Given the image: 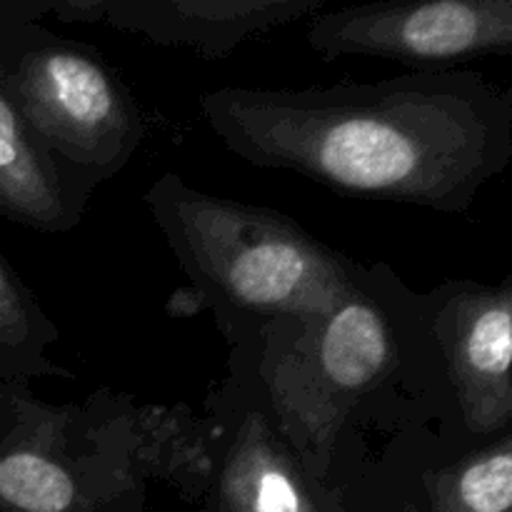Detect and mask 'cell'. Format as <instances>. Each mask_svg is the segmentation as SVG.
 <instances>
[{
  "mask_svg": "<svg viewBox=\"0 0 512 512\" xmlns=\"http://www.w3.org/2000/svg\"><path fill=\"white\" fill-rule=\"evenodd\" d=\"M228 343L300 463L353 503L370 490H418L423 473L468 450L430 293L388 263L360 265L323 318L260 325Z\"/></svg>",
  "mask_w": 512,
  "mask_h": 512,
  "instance_id": "cell-1",
  "label": "cell"
},
{
  "mask_svg": "<svg viewBox=\"0 0 512 512\" xmlns=\"http://www.w3.org/2000/svg\"><path fill=\"white\" fill-rule=\"evenodd\" d=\"M220 143L360 198L463 213L512 158V90L473 70H410L333 88L198 95Z\"/></svg>",
  "mask_w": 512,
  "mask_h": 512,
  "instance_id": "cell-2",
  "label": "cell"
},
{
  "mask_svg": "<svg viewBox=\"0 0 512 512\" xmlns=\"http://www.w3.org/2000/svg\"><path fill=\"white\" fill-rule=\"evenodd\" d=\"M143 203L225 338L323 318L363 265L278 210L205 193L178 173L160 175Z\"/></svg>",
  "mask_w": 512,
  "mask_h": 512,
  "instance_id": "cell-3",
  "label": "cell"
},
{
  "mask_svg": "<svg viewBox=\"0 0 512 512\" xmlns=\"http://www.w3.org/2000/svg\"><path fill=\"white\" fill-rule=\"evenodd\" d=\"M0 85L65 180L90 200L130 163L148 123L90 45L53 33L0 0Z\"/></svg>",
  "mask_w": 512,
  "mask_h": 512,
  "instance_id": "cell-4",
  "label": "cell"
},
{
  "mask_svg": "<svg viewBox=\"0 0 512 512\" xmlns=\"http://www.w3.org/2000/svg\"><path fill=\"white\" fill-rule=\"evenodd\" d=\"M130 395L45 403L0 380V512H145L148 485L130 470Z\"/></svg>",
  "mask_w": 512,
  "mask_h": 512,
  "instance_id": "cell-5",
  "label": "cell"
},
{
  "mask_svg": "<svg viewBox=\"0 0 512 512\" xmlns=\"http://www.w3.org/2000/svg\"><path fill=\"white\" fill-rule=\"evenodd\" d=\"M308 45L325 60L358 55L450 70L483 55L512 53V0H375L323 10Z\"/></svg>",
  "mask_w": 512,
  "mask_h": 512,
  "instance_id": "cell-6",
  "label": "cell"
},
{
  "mask_svg": "<svg viewBox=\"0 0 512 512\" xmlns=\"http://www.w3.org/2000/svg\"><path fill=\"white\" fill-rule=\"evenodd\" d=\"M205 410L223 428L205 512H353V500L320 485L285 443L243 365L230 360Z\"/></svg>",
  "mask_w": 512,
  "mask_h": 512,
  "instance_id": "cell-7",
  "label": "cell"
},
{
  "mask_svg": "<svg viewBox=\"0 0 512 512\" xmlns=\"http://www.w3.org/2000/svg\"><path fill=\"white\" fill-rule=\"evenodd\" d=\"M433 333L468 450L512 428V275L430 293Z\"/></svg>",
  "mask_w": 512,
  "mask_h": 512,
  "instance_id": "cell-8",
  "label": "cell"
},
{
  "mask_svg": "<svg viewBox=\"0 0 512 512\" xmlns=\"http://www.w3.org/2000/svg\"><path fill=\"white\" fill-rule=\"evenodd\" d=\"M15 10L45 23L105 25L165 48L223 60L240 45L323 13L328 0H13Z\"/></svg>",
  "mask_w": 512,
  "mask_h": 512,
  "instance_id": "cell-9",
  "label": "cell"
},
{
  "mask_svg": "<svg viewBox=\"0 0 512 512\" xmlns=\"http://www.w3.org/2000/svg\"><path fill=\"white\" fill-rule=\"evenodd\" d=\"M125 430L135 478L155 480L190 505L208 503L223 448V428L208 410L130 400Z\"/></svg>",
  "mask_w": 512,
  "mask_h": 512,
  "instance_id": "cell-10",
  "label": "cell"
},
{
  "mask_svg": "<svg viewBox=\"0 0 512 512\" xmlns=\"http://www.w3.org/2000/svg\"><path fill=\"white\" fill-rule=\"evenodd\" d=\"M88 198L60 175L0 85V218L38 233H68Z\"/></svg>",
  "mask_w": 512,
  "mask_h": 512,
  "instance_id": "cell-11",
  "label": "cell"
},
{
  "mask_svg": "<svg viewBox=\"0 0 512 512\" xmlns=\"http://www.w3.org/2000/svg\"><path fill=\"white\" fill-rule=\"evenodd\" d=\"M418 495L425 512H512V428L430 468Z\"/></svg>",
  "mask_w": 512,
  "mask_h": 512,
  "instance_id": "cell-12",
  "label": "cell"
},
{
  "mask_svg": "<svg viewBox=\"0 0 512 512\" xmlns=\"http://www.w3.org/2000/svg\"><path fill=\"white\" fill-rule=\"evenodd\" d=\"M58 340L55 320L0 255V380L30 385L40 378H73L50 355Z\"/></svg>",
  "mask_w": 512,
  "mask_h": 512,
  "instance_id": "cell-13",
  "label": "cell"
},
{
  "mask_svg": "<svg viewBox=\"0 0 512 512\" xmlns=\"http://www.w3.org/2000/svg\"><path fill=\"white\" fill-rule=\"evenodd\" d=\"M395 512H425L423 503H420V495L418 490H415L413 495H408V498L403 500V503L395 505Z\"/></svg>",
  "mask_w": 512,
  "mask_h": 512,
  "instance_id": "cell-14",
  "label": "cell"
}]
</instances>
